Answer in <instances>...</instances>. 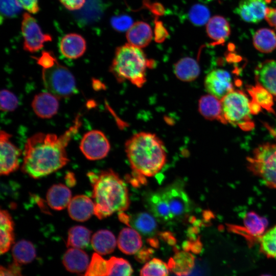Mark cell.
Here are the masks:
<instances>
[{"label":"cell","mask_w":276,"mask_h":276,"mask_svg":"<svg viewBox=\"0 0 276 276\" xmlns=\"http://www.w3.org/2000/svg\"><path fill=\"white\" fill-rule=\"evenodd\" d=\"M230 73L223 69L210 72L204 80V87L209 94L219 99L233 90L234 86Z\"/></svg>","instance_id":"7c38bea8"},{"label":"cell","mask_w":276,"mask_h":276,"mask_svg":"<svg viewBox=\"0 0 276 276\" xmlns=\"http://www.w3.org/2000/svg\"><path fill=\"white\" fill-rule=\"evenodd\" d=\"M258 83L276 98V59L262 63L255 71Z\"/></svg>","instance_id":"ac0fdd59"},{"label":"cell","mask_w":276,"mask_h":276,"mask_svg":"<svg viewBox=\"0 0 276 276\" xmlns=\"http://www.w3.org/2000/svg\"><path fill=\"white\" fill-rule=\"evenodd\" d=\"M71 199V190L61 183L53 185L47 194L49 205L55 210H61L67 207Z\"/></svg>","instance_id":"484cf974"},{"label":"cell","mask_w":276,"mask_h":276,"mask_svg":"<svg viewBox=\"0 0 276 276\" xmlns=\"http://www.w3.org/2000/svg\"><path fill=\"white\" fill-rule=\"evenodd\" d=\"M210 12L209 9L202 4H195L189 10V19L196 26H202L207 24L210 19Z\"/></svg>","instance_id":"74e56055"},{"label":"cell","mask_w":276,"mask_h":276,"mask_svg":"<svg viewBox=\"0 0 276 276\" xmlns=\"http://www.w3.org/2000/svg\"><path fill=\"white\" fill-rule=\"evenodd\" d=\"M0 214V252L2 255L10 249L14 242V223L11 215L7 211L2 210Z\"/></svg>","instance_id":"f1b7e54d"},{"label":"cell","mask_w":276,"mask_h":276,"mask_svg":"<svg viewBox=\"0 0 276 276\" xmlns=\"http://www.w3.org/2000/svg\"><path fill=\"white\" fill-rule=\"evenodd\" d=\"M110 148L109 142L104 133L98 130L89 131L83 135L80 144V149L89 160L103 158Z\"/></svg>","instance_id":"30bf717a"},{"label":"cell","mask_w":276,"mask_h":276,"mask_svg":"<svg viewBox=\"0 0 276 276\" xmlns=\"http://www.w3.org/2000/svg\"><path fill=\"white\" fill-rule=\"evenodd\" d=\"M168 265L170 270L176 275L187 276L194 267L195 258L189 251L176 250L169 259Z\"/></svg>","instance_id":"603a6c76"},{"label":"cell","mask_w":276,"mask_h":276,"mask_svg":"<svg viewBox=\"0 0 276 276\" xmlns=\"http://www.w3.org/2000/svg\"><path fill=\"white\" fill-rule=\"evenodd\" d=\"M152 37V31L150 26L142 21L133 24L126 33L128 43L141 49L150 43Z\"/></svg>","instance_id":"44dd1931"},{"label":"cell","mask_w":276,"mask_h":276,"mask_svg":"<svg viewBox=\"0 0 276 276\" xmlns=\"http://www.w3.org/2000/svg\"><path fill=\"white\" fill-rule=\"evenodd\" d=\"M37 63L42 68L49 67L54 64L58 60L54 54L51 52L43 51L41 55L36 58Z\"/></svg>","instance_id":"b9f144b4"},{"label":"cell","mask_w":276,"mask_h":276,"mask_svg":"<svg viewBox=\"0 0 276 276\" xmlns=\"http://www.w3.org/2000/svg\"><path fill=\"white\" fill-rule=\"evenodd\" d=\"M21 7L31 14H36L39 11L38 0H16Z\"/></svg>","instance_id":"ee69618b"},{"label":"cell","mask_w":276,"mask_h":276,"mask_svg":"<svg viewBox=\"0 0 276 276\" xmlns=\"http://www.w3.org/2000/svg\"><path fill=\"white\" fill-rule=\"evenodd\" d=\"M117 244L120 250L126 255L135 254L142 246L139 232L131 228H124L120 233Z\"/></svg>","instance_id":"cb8c5ba5"},{"label":"cell","mask_w":276,"mask_h":276,"mask_svg":"<svg viewBox=\"0 0 276 276\" xmlns=\"http://www.w3.org/2000/svg\"><path fill=\"white\" fill-rule=\"evenodd\" d=\"M87 175L93 187L94 214L97 218L102 219L128 209L130 204L128 191L116 173L108 169L98 173L90 172Z\"/></svg>","instance_id":"7a4b0ae2"},{"label":"cell","mask_w":276,"mask_h":276,"mask_svg":"<svg viewBox=\"0 0 276 276\" xmlns=\"http://www.w3.org/2000/svg\"><path fill=\"white\" fill-rule=\"evenodd\" d=\"M0 276H22L19 264L14 262L8 268L1 266Z\"/></svg>","instance_id":"7bdbcfd3"},{"label":"cell","mask_w":276,"mask_h":276,"mask_svg":"<svg viewBox=\"0 0 276 276\" xmlns=\"http://www.w3.org/2000/svg\"><path fill=\"white\" fill-rule=\"evenodd\" d=\"M91 243L97 254L105 255L114 251L117 241L115 236L110 231L101 229L93 235Z\"/></svg>","instance_id":"83f0119b"},{"label":"cell","mask_w":276,"mask_h":276,"mask_svg":"<svg viewBox=\"0 0 276 276\" xmlns=\"http://www.w3.org/2000/svg\"><path fill=\"white\" fill-rule=\"evenodd\" d=\"M248 92L252 98L251 101L267 111L272 110L274 97L264 87L257 83V85L249 88Z\"/></svg>","instance_id":"d6a6232c"},{"label":"cell","mask_w":276,"mask_h":276,"mask_svg":"<svg viewBox=\"0 0 276 276\" xmlns=\"http://www.w3.org/2000/svg\"><path fill=\"white\" fill-rule=\"evenodd\" d=\"M12 256L14 262L21 264H26L34 260L36 251L33 244L30 241L21 240L13 246Z\"/></svg>","instance_id":"4dcf8cb0"},{"label":"cell","mask_w":276,"mask_h":276,"mask_svg":"<svg viewBox=\"0 0 276 276\" xmlns=\"http://www.w3.org/2000/svg\"><path fill=\"white\" fill-rule=\"evenodd\" d=\"M67 209L71 218L77 221L83 222L87 220L94 214L95 203L85 195H77L72 198Z\"/></svg>","instance_id":"e0dca14e"},{"label":"cell","mask_w":276,"mask_h":276,"mask_svg":"<svg viewBox=\"0 0 276 276\" xmlns=\"http://www.w3.org/2000/svg\"><path fill=\"white\" fill-rule=\"evenodd\" d=\"M269 0H241L235 12L244 21L258 23L265 18Z\"/></svg>","instance_id":"4fadbf2b"},{"label":"cell","mask_w":276,"mask_h":276,"mask_svg":"<svg viewBox=\"0 0 276 276\" xmlns=\"http://www.w3.org/2000/svg\"><path fill=\"white\" fill-rule=\"evenodd\" d=\"M125 146L131 168L140 176L155 175L166 162L167 153L163 142L152 133H136L126 141Z\"/></svg>","instance_id":"3957f363"},{"label":"cell","mask_w":276,"mask_h":276,"mask_svg":"<svg viewBox=\"0 0 276 276\" xmlns=\"http://www.w3.org/2000/svg\"><path fill=\"white\" fill-rule=\"evenodd\" d=\"M108 261L109 266L107 276H131L133 269L126 260L112 257Z\"/></svg>","instance_id":"8d00e7d4"},{"label":"cell","mask_w":276,"mask_h":276,"mask_svg":"<svg viewBox=\"0 0 276 276\" xmlns=\"http://www.w3.org/2000/svg\"><path fill=\"white\" fill-rule=\"evenodd\" d=\"M202 245L199 240L196 241H188L184 243L183 248L184 250L191 251L194 254H198L200 252Z\"/></svg>","instance_id":"c3c4849f"},{"label":"cell","mask_w":276,"mask_h":276,"mask_svg":"<svg viewBox=\"0 0 276 276\" xmlns=\"http://www.w3.org/2000/svg\"><path fill=\"white\" fill-rule=\"evenodd\" d=\"M255 48L263 53H269L276 49V33L272 29L261 28L253 36Z\"/></svg>","instance_id":"f546056e"},{"label":"cell","mask_w":276,"mask_h":276,"mask_svg":"<svg viewBox=\"0 0 276 276\" xmlns=\"http://www.w3.org/2000/svg\"><path fill=\"white\" fill-rule=\"evenodd\" d=\"M146 202L152 215L163 223L180 220L192 209V202L182 185L177 182L151 193Z\"/></svg>","instance_id":"277c9868"},{"label":"cell","mask_w":276,"mask_h":276,"mask_svg":"<svg viewBox=\"0 0 276 276\" xmlns=\"http://www.w3.org/2000/svg\"><path fill=\"white\" fill-rule=\"evenodd\" d=\"M109 266L108 260L94 253L84 276H107Z\"/></svg>","instance_id":"d590c367"},{"label":"cell","mask_w":276,"mask_h":276,"mask_svg":"<svg viewBox=\"0 0 276 276\" xmlns=\"http://www.w3.org/2000/svg\"><path fill=\"white\" fill-rule=\"evenodd\" d=\"M200 72L198 62L190 57L181 58L174 66V73L176 77L183 82L195 80L199 76Z\"/></svg>","instance_id":"4316f807"},{"label":"cell","mask_w":276,"mask_h":276,"mask_svg":"<svg viewBox=\"0 0 276 276\" xmlns=\"http://www.w3.org/2000/svg\"><path fill=\"white\" fill-rule=\"evenodd\" d=\"M91 232L82 226H75L68 232L66 245L76 248H85L89 244Z\"/></svg>","instance_id":"1f68e13d"},{"label":"cell","mask_w":276,"mask_h":276,"mask_svg":"<svg viewBox=\"0 0 276 276\" xmlns=\"http://www.w3.org/2000/svg\"><path fill=\"white\" fill-rule=\"evenodd\" d=\"M261 276H271V275H268V274H263V275H262Z\"/></svg>","instance_id":"f907efd6"},{"label":"cell","mask_w":276,"mask_h":276,"mask_svg":"<svg viewBox=\"0 0 276 276\" xmlns=\"http://www.w3.org/2000/svg\"><path fill=\"white\" fill-rule=\"evenodd\" d=\"M168 36V32L164 25L159 21L156 22L154 30L155 40L158 42H162Z\"/></svg>","instance_id":"f6af8a7d"},{"label":"cell","mask_w":276,"mask_h":276,"mask_svg":"<svg viewBox=\"0 0 276 276\" xmlns=\"http://www.w3.org/2000/svg\"><path fill=\"white\" fill-rule=\"evenodd\" d=\"M224 118L226 123L238 126L244 130L254 127L250 115V101L242 91L233 90L221 99Z\"/></svg>","instance_id":"8992f818"},{"label":"cell","mask_w":276,"mask_h":276,"mask_svg":"<svg viewBox=\"0 0 276 276\" xmlns=\"http://www.w3.org/2000/svg\"><path fill=\"white\" fill-rule=\"evenodd\" d=\"M153 253L152 249L144 248L135 254V258L140 263H146L151 260Z\"/></svg>","instance_id":"7dc6e473"},{"label":"cell","mask_w":276,"mask_h":276,"mask_svg":"<svg viewBox=\"0 0 276 276\" xmlns=\"http://www.w3.org/2000/svg\"><path fill=\"white\" fill-rule=\"evenodd\" d=\"M21 31L24 38L23 48L30 53L41 50L45 42L52 40V36L44 33L36 19L29 13L22 15Z\"/></svg>","instance_id":"9c48e42d"},{"label":"cell","mask_w":276,"mask_h":276,"mask_svg":"<svg viewBox=\"0 0 276 276\" xmlns=\"http://www.w3.org/2000/svg\"><path fill=\"white\" fill-rule=\"evenodd\" d=\"M120 220L130 225L139 233L145 236H152L157 231V223L154 216L141 212L127 216L124 213L119 214Z\"/></svg>","instance_id":"5bb4252c"},{"label":"cell","mask_w":276,"mask_h":276,"mask_svg":"<svg viewBox=\"0 0 276 276\" xmlns=\"http://www.w3.org/2000/svg\"><path fill=\"white\" fill-rule=\"evenodd\" d=\"M57 97L49 92L36 95L32 102V107L37 117L41 119H50L58 112L59 101Z\"/></svg>","instance_id":"9a60e30c"},{"label":"cell","mask_w":276,"mask_h":276,"mask_svg":"<svg viewBox=\"0 0 276 276\" xmlns=\"http://www.w3.org/2000/svg\"><path fill=\"white\" fill-rule=\"evenodd\" d=\"M265 18L270 26L276 28V8H267Z\"/></svg>","instance_id":"681fc988"},{"label":"cell","mask_w":276,"mask_h":276,"mask_svg":"<svg viewBox=\"0 0 276 276\" xmlns=\"http://www.w3.org/2000/svg\"><path fill=\"white\" fill-rule=\"evenodd\" d=\"M62 263L66 269L73 273H82L87 269L89 258L83 250L76 248H70L65 252Z\"/></svg>","instance_id":"7402d4cb"},{"label":"cell","mask_w":276,"mask_h":276,"mask_svg":"<svg viewBox=\"0 0 276 276\" xmlns=\"http://www.w3.org/2000/svg\"><path fill=\"white\" fill-rule=\"evenodd\" d=\"M261 251L267 258H276V225L259 239Z\"/></svg>","instance_id":"e575fe53"},{"label":"cell","mask_w":276,"mask_h":276,"mask_svg":"<svg viewBox=\"0 0 276 276\" xmlns=\"http://www.w3.org/2000/svg\"><path fill=\"white\" fill-rule=\"evenodd\" d=\"M42 80L47 91L58 98L69 97L77 91L76 80L71 71L57 61L42 68Z\"/></svg>","instance_id":"52a82bcc"},{"label":"cell","mask_w":276,"mask_h":276,"mask_svg":"<svg viewBox=\"0 0 276 276\" xmlns=\"http://www.w3.org/2000/svg\"><path fill=\"white\" fill-rule=\"evenodd\" d=\"M81 126L80 116L77 115L73 125L59 136L42 132L30 136L25 146L22 171L37 179L64 166L68 162L65 148Z\"/></svg>","instance_id":"6da1fadb"},{"label":"cell","mask_w":276,"mask_h":276,"mask_svg":"<svg viewBox=\"0 0 276 276\" xmlns=\"http://www.w3.org/2000/svg\"><path fill=\"white\" fill-rule=\"evenodd\" d=\"M67 9L75 11L80 9L86 0H58Z\"/></svg>","instance_id":"bcb514c9"},{"label":"cell","mask_w":276,"mask_h":276,"mask_svg":"<svg viewBox=\"0 0 276 276\" xmlns=\"http://www.w3.org/2000/svg\"><path fill=\"white\" fill-rule=\"evenodd\" d=\"M16 96L10 91L2 89L1 91V110L3 111H12L18 106Z\"/></svg>","instance_id":"f35d334b"},{"label":"cell","mask_w":276,"mask_h":276,"mask_svg":"<svg viewBox=\"0 0 276 276\" xmlns=\"http://www.w3.org/2000/svg\"><path fill=\"white\" fill-rule=\"evenodd\" d=\"M245 229L241 234L249 241V243L258 240L262 236L266 226V220L254 212L247 213L244 218Z\"/></svg>","instance_id":"d4e9b609"},{"label":"cell","mask_w":276,"mask_h":276,"mask_svg":"<svg viewBox=\"0 0 276 276\" xmlns=\"http://www.w3.org/2000/svg\"><path fill=\"white\" fill-rule=\"evenodd\" d=\"M206 33L214 41L212 44H223L231 34L230 26L223 16L215 15L209 19L206 26Z\"/></svg>","instance_id":"ffe728a7"},{"label":"cell","mask_w":276,"mask_h":276,"mask_svg":"<svg viewBox=\"0 0 276 276\" xmlns=\"http://www.w3.org/2000/svg\"><path fill=\"white\" fill-rule=\"evenodd\" d=\"M86 49L85 39L81 35L75 33L65 35L59 43V50L62 55L71 59L81 57Z\"/></svg>","instance_id":"2e32d148"},{"label":"cell","mask_w":276,"mask_h":276,"mask_svg":"<svg viewBox=\"0 0 276 276\" xmlns=\"http://www.w3.org/2000/svg\"><path fill=\"white\" fill-rule=\"evenodd\" d=\"M22 8L16 0H1V12L6 17H16Z\"/></svg>","instance_id":"ab89813d"},{"label":"cell","mask_w":276,"mask_h":276,"mask_svg":"<svg viewBox=\"0 0 276 276\" xmlns=\"http://www.w3.org/2000/svg\"><path fill=\"white\" fill-rule=\"evenodd\" d=\"M248 168L270 188H276V145L262 144L247 159Z\"/></svg>","instance_id":"ba28073f"},{"label":"cell","mask_w":276,"mask_h":276,"mask_svg":"<svg viewBox=\"0 0 276 276\" xmlns=\"http://www.w3.org/2000/svg\"><path fill=\"white\" fill-rule=\"evenodd\" d=\"M111 24L113 28L119 31L128 30L133 25L132 18L125 15L113 17Z\"/></svg>","instance_id":"60d3db41"},{"label":"cell","mask_w":276,"mask_h":276,"mask_svg":"<svg viewBox=\"0 0 276 276\" xmlns=\"http://www.w3.org/2000/svg\"><path fill=\"white\" fill-rule=\"evenodd\" d=\"M276 1V0H275Z\"/></svg>","instance_id":"816d5d0a"},{"label":"cell","mask_w":276,"mask_h":276,"mask_svg":"<svg viewBox=\"0 0 276 276\" xmlns=\"http://www.w3.org/2000/svg\"><path fill=\"white\" fill-rule=\"evenodd\" d=\"M200 113L209 120H218L227 123L223 114L221 100L211 94L202 96L198 102Z\"/></svg>","instance_id":"d6986e66"},{"label":"cell","mask_w":276,"mask_h":276,"mask_svg":"<svg viewBox=\"0 0 276 276\" xmlns=\"http://www.w3.org/2000/svg\"><path fill=\"white\" fill-rule=\"evenodd\" d=\"M153 62L141 48L127 43L116 49L109 70L118 82L127 80L141 87L146 81V70Z\"/></svg>","instance_id":"5b68a950"},{"label":"cell","mask_w":276,"mask_h":276,"mask_svg":"<svg viewBox=\"0 0 276 276\" xmlns=\"http://www.w3.org/2000/svg\"><path fill=\"white\" fill-rule=\"evenodd\" d=\"M168 264L160 259L153 258L145 264L140 272V276H169Z\"/></svg>","instance_id":"836d02e7"},{"label":"cell","mask_w":276,"mask_h":276,"mask_svg":"<svg viewBox=\"0 0 276 276\" xmlns=\"http://www.w3.org/2000/svg\"><path fill=\"white\" fill-rule=\"evenodd\" d=\"M11 135L4 130L0 133L1 175H8L19 167L21 151L11 141Z\"/></svg>","instance_id":"8fae6325"}]
</instances>
